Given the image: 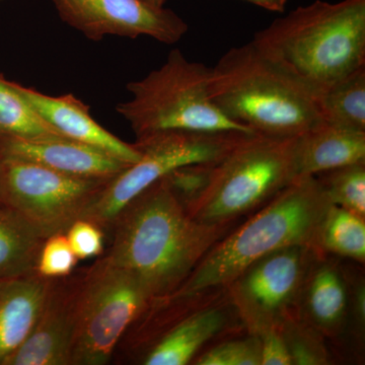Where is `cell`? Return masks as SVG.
<instances>
[{"instance_id":"26","label":"cell","mask_w":365,"mask_h":365,"mask_svg":"<svg viewBox=\"0 0 365 365\" xmlns=\"http://www.w3.org/2000/svg\"><path fill=\"white\" fill-rule=\"evenodd\" d=\"M198 365H261L260 337L225 341L198 357Z\"/></svg>"},{"instance_id":"23","label":"cell","mask_w":365,"mask_h":365,"mask_svg":"<svg viewBox=\"0 0 365 365\" xmlns=\"http://www.w3.org/2000/svg\"><path fill=\"white\" fill-rule=\"evenodd\" d=\"M316 177L333 205L365 218V163L346 165Z\"/></svg>"},{"instance_id":"29","label":"cell","mask_w":365,"mask_h":365,"mask_svg":"<svg viewBox=\"0 0 365 365\" xmlns=\"http://www.w3.org/2000/svg\"><path fill=\"white\" fill-rule=\"evenodd\" d=\"M258 336L261 341V365H292L279 328L270 329Z\"/></svg>"},{"instance_id":"14","label":"cell","mask_w":365,"mask_h":365,"mask_svg":"<svg viewBox=\"0 0 365 365\" xmlns=\"http://www.w3.org/2000/svg\"><path fill=\"white\" fill-rule=\"evenodd\" d=\"M6 157L38 163L69 176L111 180L128 163L88 144L68 138L23 140L0 138Z\"/></svg>"},{"instance_id":"4","label":"cell","mask_w":365,"mask_h":365,"mask_svg":"<svg viewBox=\"0 0 365 365\" xmlns=\"http://www.w3.org/2000/svg\"><path fill=\"white\" fill-rule=\"evenodd\" d=\"M209 93L228 119L260 135L294 138L323 122L319 98L252 42L211 67Z\"/></svg>"},{"instance_id":"10","label":"cell","mask_w":365,"mask_h":365,"mask_svg":"<svg viewBox=\"0 0 365 365\" xmlns=\"http://www.w3.org/2000/svg\"><path fill=\"white\" fill-rule=\"evenodd\" d=\"M313 247L295 245L262 257L227 287L250 334L280 328L299 304L314 258Z\"/></svg>"},{"instance_id":"19","label":"cell","mask_w":365,"mask_h":365,"mask_svg":"<svg viewBox=\"0 0 365 365\" xmlns=\"http://www.w3.org/2000/svg\"><path fill=\"white\" fill-rule=\"evenodd\" d=\"M44 241L20 212L0 203V279L37 272Z\"/></svg>"},{"instance_id":"25","label":"cell","mask_w":365,"mask_h":365,"mask_svg":"<svg viewBox=\"0 0 365 365\" xmlns=\"http://www.w3.org/2000/svg\"><path fill=\"white\" fill-rule=\"evenodd\" d=\"M216 163H189L177 168L163 178L173 195L187 211L208 189L215 175Z\"/></svg>"},{"instance_id":"13","label":"cell","mask_w":365,"mask_h":365,"mask_svg":"<svg viewBox=\"0 0 365 365\" xmlns=\"http://www.w3.org/2000/svg\"><path fill=\"white\" fill-rule=\"evenodd\" d=\"M16 86L37 114L66 138L106 151L128 165L140 158L134 143H126L106 130L91 116L90 107L72 93L54 97L21 83Z\"/></svg>"},{"instance_id":"3","label":"cell","mask_w":365,"mask_h":365,"mask_svg":"<svg viewBox=\"0 0 365 365\" xmlns=\"http://www.w3.org/2000/svg\"><path fill=\"white\" fill-rule=\"evenodd\" d=\"M251 42L319 98L365 67V0H317L274 21Z\"/></svg>"},{"instance_id":"18","label":"cell","mask_w":365,"mask_h":365,"mask_svg":"<svg viewBox=\"0 0 365 365\" xmlns=\"http://www.w3.org/2000/svg\"><path fill=\"white\" fill-rule=\"evenodd\" d=\"M348 297L345 278L336 264L313 263L299 299L306 322L312 328L325 335L339 333L347 316Z\"/></svg>"},{"instance_id":"22","label":"cell","mask_w":365,"mask_h":365,"mask_svg":"<svg viewBox=\"0 0 365 365\" xmlns=\"http://www.w3.org/2000/svg\"><path fill=\"white\" fill-rule=\"evenodd\" d=\"M319 107L326 123L365 131V67L322 93Z\"/></svg>"},{"instance_id":"9","label":"cell","mask_w":365,"mask_h":365,"mask_svg":"<svg viewBox=\"0 0 365 365\" xmlns=\"http://www.w3.org/2000/svg\"><path fill=\"white\" fill-rule=\"evenodd\" d=\"M109 181L69 176L4 155L2 203L20 212L46 240L66 234L83 218Z\"/></svg>"},{"instance_id":"7","label":"cell","mask_w":365,"mask_h":365,"mask_svg":"<svg viewBox=\"0 0 365 365\" xmlns=\"http://www.w3.org/2000/svg\"><path fill=\"white\" fill-rule=\"evenodd\" d=\"M151 300L140 278L107 255L83 269L71 365L109 364Z\"/></svg>"},{"instance_id":"15","label":"cell","mask_w":365,"mask_h":365,"mask_svg":"<svg viewBox=\"0 0 365 365\" xmlns=\"http://www.w3.org/2000/svg\"><path fill=\"white\" fill-rule=\"evenodd\" d=\"M294 180L365 163V131L321 122L294 137Z\"/></svg>"},{"instance_id":"5","label":"cell","mask_w":365,"mask_h":365,"mask_svg":"<svg viewBox=\"0 0 365 365\" xmlns=\"http://www.w3.org/2000/svg\"><path fill=\"white\" fill-rule=\"evenodd\" d=\"M210 71L173 50L162 66L127 85L131 97L118 104L116 111L136 138L163 131L254 133L228 119L212 102Z\"/></svg>"},{"instance_id":"1","label":"cell","mask_w":365,"mask_h":365,"mask_svg":"<svg viewBox=\"0 0 365 365\" xmlns=\"http://www.w3.org/2000/svg\"><path fill=\"white\" fill-rule=\"evenodd\" d=\"M235 225L196 222L160 179L118 213L106 232L111 237L106 255L135 273L153 300L163 299Z\"/></svg>"},{"instance_id":"17","label":"cell","mask_w":365,"mask_h":365,"mask_svg":"<svg viewBox=\"0 0 365 365\" xmlns=\"http://www.w3.org/2000/svg\"><path fill=\"white\" fill-rule=\"evenodd\" d=\"M165 322V328L153 339L141 359L144 365H185L209 340L220 334L227 323L222 307H203L180 319Z\"/></svg>"},{"instance_id":"12","label":"cell","mask_w":365,"mask_h":365,"mask_svg":"<svg viewBox=\"0 0 365 365\" xmlns=\"http://www.w3.org/2000/svg\"><path fill=\"white\" fill-rule=\"evenodd\" d=\"M83 269L51 278L30 336L4 365H71Z\"/></svg>"},{"instance_id":"32","label":"cell","mask_w":365,"mask_h":365,"mask_svg":"<svg viewBox=\"0 0 365 365\" xmlns=\"http://www.w3.org/2000/svg\"><path fill=\"white\" fill-rule=\"evenodd\" d=\"M4 155L0 145V203H2V167H4Z\"/></svg>"},{"instance_id":"8","label":"cell","mask_w":365,"mask_h":365,"mask_svg":"<svg viewBox=\"0 0 365 365\" xmlns=\"http://www.w3.org/2000/svg\"><path fill=\"white\" fill-rule=\"evenodd\" d=\"M247 134L253 133L163 131L137 137L140 158L108 182L83 220L106 234L118 213L144 190L182 165L220 162Z\"/></svg>"},{"instance_id":"16","label":"cell","mask_w":365,"mask_h":365,"mask_svg":"<svg viewBox=\"0 0 365 365\" xmlns=\"http://www.w3.org/2000/svg\"><path fill=\"white\" fill-rule=\"evenodd\" d=\"M50 282L38 272L0 279V365L30 336Z\"/></svg>"},{"instance_id":"27","label":"cell","mask_w":365,"mask_h":365,"mask_svg":"<svg viewBox=\"0 0 365 365\" xmlns=\"http://www.w3.org/2000/svg\"><path fill=\"white\" fill-rule=\"evenodd\" d=\"M78 261L66 234L53 235L43 242L36 271L46 278L66 277L73 272Z\"/></svg>"},{"instance_id":"34","label":"cell","mask_w":365,"mask_h":365,"mask_svg":"<svg viewBox=\"0 0 365 365\" xmlns=\"http://www.w3.org/2000/svg\"><path fill=\"white\" fill-rule=\"evenodd\" d=\"M0 1H1V0H0Z\"/></svg>"},{"instance_id":"20","label":"cell","mask_w":365,"mask_h":365,"mask_svg":"<svg viewBox=\"0 0 365 365\" xmlns=\"http://www.w3.org/2000/svg\"><path fill=\"white\" fill-rule=\"evenodd\" d=\"M0 138L44 140L66 138L44 121L18 90L0 74Z\"/></svg>"},{"instance_id":"6","label":"cell","mask_w":365,"mask_h":365,"mask_svg":"<svg viewBox=\"0 0 365 365\" xmlns=\"http://www.w3.org/2000/svg\"><path fill=\"white\" fill-rule=\"evenodd\" d=\"M294 138L242 137L216 163L212 181L189 215L203 225H232L265 205L294 181Z\"/></svg>"},{"instance_id":"21","label":"cell","mask_w":365,"mask_h":365,"mask_svg":"<svg viewBox=\"0 0 365 365\" xmlns=\"http://www.w3.org/2000/svg\"><path fill=\"white\" fill-rule=\"evenodd\" d=\"M314 249L364 264V218L332 204L319 225Z\"/></svg>"},{"instance_id":"33","label":"cell","mask_w":365,"mask_h":365,"mask_svg":"<svg viewBox=\"0 0 365 365\" xmlns=\"http://www.w3.org/2000/svg\"><path fill=\"white\" fill-rule=\"evenodd\" d=\"M143 1L146 2V4H150L153 6L163 7L165 6V4L167 2V0H143Z\"/></svg>"},{"instance_id":"31","label":"cell","mask_w":365,"mask_h":365,"mask_svg":"<svg viewBox=\"0 0 365 365\" xmlns=\"http://www.w3.org/2000/svg\"><path fill=\"white\" fill-rule=\"evenodd\" d=\"M245 1L251 2L255 6H260L267 11L282 13L287 6V0H245Z\"/></svg>"},{"instance_id":"28","label":"cell","mask_w":365,"mask_h":365,"mask_svg":"<svg viewBox=\"0 0 365 365\" xmlns=\"http://www.w3.org/2000/svg\"><path fill=\"white\" fill-rule=\"evenodd\" d=\"M66 235L78 260L102 256L104 253V230L90 220H76L66 230Z\"/></svg>"},{"instance_id":"30","label":"cell","mask_w":365,"mask_h":365,"mask_svg":"<svg viewBox=\"0 0 365 365\" xmlns=\"http://www.w3.org/2000/svg\"><path fill=\"white\" fill-rule=\"evenodd\" d=\"M353 314L360 328H364L365 319V289L364 283H359L353 294Z\"/></svg>"},{"instance_id":"2","label":"cell","mask_w":365,"mask_h":365,"mask_svg":"<svg viewBox=\"0 0 365 365\" xmlns=\"http://www.w3.org/2000/svg\"><path fill=\"white\" fill-rule=\"evenodd\" d=\"M331 205L318 178L294 180L218 240L181 287L160 299L194 302L209 290L227 288L245 269L274 251L295 245L314 249L319 225Z\"/></svg>"},{"instance_id":"24","label":"cell","mask_w":365,"mask_h":365,"mask_svg":"<svg viewBox=\"0 0 365 365\" xmlns=\"http://www.w3.org/2000/svg\"><path fill=\"white\" fill-rule=\"evenodd\" d=\"M281 333L288 347L292 365L328 364L329 353L319 333L294 316L288 318L280 327Z\"/></svg>"},{"instance_id":"11","label":"cell","mask_w":365,"mask_h":365,"mask_svg":"<svg viewBox=\"0 0 365 365\" xmlns=\"http://www.w3.org/2000/svg\"><path fill=\"white\" fill-rule=\"evenodd\" d=\"M52 1L64 23L93 41L107 36L130 39L145 36L173 45L189 30L188 24L172 9L153 6L143 0Z\"/></svg>"}]
</instances>
